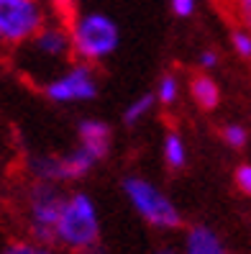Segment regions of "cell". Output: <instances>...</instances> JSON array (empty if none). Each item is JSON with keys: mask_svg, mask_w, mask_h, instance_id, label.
Masks as SVG:
<instances>
[{"mask_svg": "<svg viewBox=\"0 0 251 254\" xmlns=\"http://www.w3.org/2000/svg\"><path fill=\"white\" fill-rule=\"evenodd\" d=\"M72 57H75V47H72L69 26L59 21H49L39 34H34L28 41L13 49V67L23 77L44 87L51 77L67 69L64 64Z\"/></svg>", "mask_w": 251, "mask_h": 254, "instance_id": "6da1fadb", "label": "cell"}, {"mask_svg": "<svg viewBox=\"0 0 251 254\" xmlns=\"http://www.w3.org/2000/svg\"><path fill=\"white\" fill-rule=\"evenodd\" d=\"M54 244L72 254H100V213L93 195L82 190L67 192Z\"/></svg>", "mask_w": 251, "mask_h": 254, "instance_id": "7a4b0ae2", "label": "cell"}, {"mask_svg": "<svg viewBox=\"0 0 251 254\" xmlns=\"http://www.w3.org/2000/svg\"><path fill=\"white\" fill-rule=\"evenodd\" d=\"M69 34L72 47H75V59L87 64L105 62L121 44V31H118L115 18H110L102 10L77 13L69 21Z\"/></svg>", "mask_w": 251, "mask_h": 254, "instance_id": "3957f363", "label": "cell"}, {"mask_svg": "<svg viewBox=\"0 0 251 254\" xmlns=\"http://www.w3.org/2000/svg\"><path fill=\"white\" fill-rule=\"evenodd\" d=\"M121 188H123L128 205L134 208V213L144 223H149L151 229L174 231L182 226V213L177 208V203L151 180H146L141 175H128L123 177Z\"/></svg>", "mask_w": 251, "mask_h": 254, "instance_id": "277c9868", "label": "cell"}, {"mask_svg": "<svg viewBox=\"0 0 251 254\" xmlns=\"http://www.w3.org/2000/svg\"><path fill=\"white\" fill-rule=\"evenodd\" d=\"M64 200L67 192H62L59 185L39 180L31 183V188L26 190V226L31 239H39V242L54 247V234Z\"/></svg>", "mask_w": 251, "mask_h": 254, "instance_id": "5b68a950", "label": "cell"}, {"mask_svg": "<svg viewBox=\"0 0 251 254\" xmlns=\"http://www.w3.org/2000/svg\"><path fill=\"white\" fill-rule=\"evenodd\" d=\"M49 23L44 0H0V41L16 49Z\"/></svg>", "mask_w": 251, "mask_h": 254, "instance_id": "8992f818", "label": "cell"}, {"mask_svg": "<svg viewBox=\"0 0 251 254\" xmlns=\"http://www.w3.org/2000/svg\"><path fill=\"white\" fill-rule=\"evenodd\" d=\"M41 90H44V98L56 103V106H72V103L95 100L100 85H98V74H95L93 64L77 59L75 64H69L56 77H51Z\"/></svg>", "mask_w": 251, "mask_h": 254, "instance_id": "52a82bcc", "label": "cell"}, {"mask_svg": "<svg viewBox=\"0 0 251 254\" xmlns=\"http://www.w3.org/2000/svg\"><path fill=\"white\" fill-rule=\"evenodd\" d=\"M77 144L102 162L110 154V144H113L110 126L105 121H100V118H82L77 126Z\"/></svg>", "mask_w": 251, "mask_h": 254, "instance_id": "ba28073f", "label": "cell"}, {"mask_svg": "<svg viewBox=\"0 0 251 254\" xmlns=\"http://www.w3.org/2000/svg\"><path fill=\"white\" fill-rule=\"evenodd\" d=\"M182 254H228V249L223 247L220 236L198 223V226H190L185 234V242H182Z\"/></svg>", "mask_w": 251, "mask_h": 254, "instance_id": "9c48e42d", "label": "cell"}, {"mask_svg": "<svg viewBox=\"0 0 251 254\" xmlns=\"http://www.w3.org/2000/svg\"><path fill=\"white\" fill-rule=\"evenodd\" d=\"M59 162H62V180L64 183H75V180H82V177L90 175L100 159L87 152L85 146L77 144L75 149H69L67 154L59 157Z\"/></svg>", "mask_w": 251, "mask_h": 254, "instance_id": "30bf717a", "label": "cell"}, {"mask_svg": "<svg viewBox=\"0 0 251 254\" xmlns=\"http://www.w3.org/2000/svg\"><path fill=\"white\" fill-rule=\"evenodd\" d=\"M190 98H193V103L198 108L215 111L220 106V87H218V82L210 77L208 72L195 74V77L190 80Z\"/></svg>", "mask_w": 251, "mask_h": 254, "instance_id": "8fae6325", "label": "cell"}, {"mask_svg": "<svg viewBox=\"0 0 251 254\" xmlns=\"http://www.w3.org/2000/svg\"><path fill=\"white\" fill-rule=\"evenodd\" d=\"M28 175L39 183H54V185H62V162L54 154H36V157H28L26 162Z\"/></svg>", "mask_w": 251, "mask_h": 254, "instance_id": "7c38bea8", "label": "cell"}, {"mask_svg": "<svg viewBox=\"0 0 251 254\" xmlns=\"http://www.w3.org/2000/svg\"><path fill=\"white\" fill-rule=\"evenodd\" d=\"M161 159L172 172H180L185 170L187 164V146L185 139L180 136V131H167L164 139H161Z\"/></svg>", "mask_w": 251, "mask_h": 254, "instance_id": "4fadbf2b", "label": "cell"}, {"mask_svg": "<svg viewBox=\"0 0 251 254\" xmlns=\"http://www.w3.org/2000/svg\"><path fill=\"white\" fill-rule=\"evenodd\" d=\"M156 106V98H154V93H144V95H139V98H134L126 106V111H123V124L128 126V128H134V126H139L146 116L151 113V108Z\"/></svg>", "mask_w": 251, "mask_h": 254, "instance_id": "5bb4252c", "label": "cell"}, {"mask_svg": "<svg viewBox=\"0 0 251 254\" xmlns=\"http://www.w3.org/2000/svg\"><path fill=\"white\" fill-rule=\"evenodd\" d=\"M154 98L159 106L164 108H172L177 100H180V77L174 72H164L161 77L156 80V87H154Z\"/></svg>", "mask_w": 251, "mask_h": 254, "instance_id": "9a60e30c", "label": "cell"}, {"mask_svg": "<svg viewBox=\"0 0 251 254\" xmlns=\"http://www.w3.org/2000/svg\"><path fill=\"white\" fill-rule=\"evenodd\" d=\"M0 254H54V249L39 239H16V242H8Z\"/></svg>", "mask_w": 251, "mask_h": 254, "instance_id": "2e32d148", "label": "cell"}, {"mask_svg": "<svg viewBox=\"0 0 251 254\" xmlns=\"http://www.w3.org/2000/svg\"><path fill=\"white\" fill-rule=\"evenodd\" d=\"M220 136H223V141L231 146V149H244L246 141H249V131L239 124H228L223 126V131H220Z\"/></svg>", "mask_w": 251, "mask_h": 254, "instance_id": "e0dca14e", "label": "cell"}, {"mask_svg": "<svg viewBox=\"0 0 251 254\" xmlns=\"http://www.w3.org/2000/svg\"><path fill=\"white\" fill-rule=\"evenodd\" d=\"M231 47H233V52L239 57L251 59V31H246V28H236V31L231 34Z\"/></svg>", "mask_w": 251, "mask_h": 254, "instance_id": "ac0fdd59", "label": "cell"}, {"mask_svg": "<svg viewBox=\"0 0 251 254\" xmlns=\"http://www.w3.org/2000/svg\"><path fill=\"white\" fill-rule=\"evenodd\" d=\"M233 183L244 195H251V164H239L233 172Z\"/></svg>", "mask_w": 251, "mask_h": 254, "instance_id": "d6986e66", "label": "cell"}, {"mask_svg": "<svg viewBox=\"0 0 251 254\" xmlns=\"http://www.w3.org/2000/svg\"><path fill=\"white\" fill-rule=\"evenodd\" d=\"M169 8L177 18H190L198 10V0H169Z\"/></svg>", "mask_w": 251, "mask_h": 254, "instance_id": "ffe728a7", "label": "cell"}, {"mask_svg": "<svg viewBox=\"0 0 251 254\" xmlns=\"http://www.w3.org/2000/svg\"><path fill=\"white\" fill-rule=\"evenodd\" d=\"M218 62H220V54H218L215 49H202V52L198 54V64H200V69H205V72L215 69Z\"/></svg>", "mask_w": 251, "mask_h": 254, "instance_id": "44dd1931", "label": "cell"}, {"mask_svg": "<svg viewBox=\"0 0 251 254\" xmlns=\"http://www.w3.org/2000/svg\"><path fill=\"white\" fill-rule=\"evenodd\" d=\"M239 10H241L244 21L251 26V0H239Z\"/></svg>", "mask_w": 251, "mask_h": 254, "instance_id": "7402d4cb", "label": "cell"}, {"mask_svg": "<svg viewBox=\"0 0 251 254\" xmlns=\"http://www.w3.org/2000/svg\"><path fill=\"white\" fill-rule=\"evenodd\" d=\"M156 254H174V252H172V249H159Z\"/></svg>", "mask_w": 251, "mask_h": 254, "instance_id": "603a6c76", "label": "cell"}, {"mask_svg": "<svg viewBox=\"0 0 251 254\" xmlns=\"http://www.w3.org/2000/svg\"><path fill=\"white\" fill-rule=\"evenodd\" d=\"M59 3H75V0H59Z\"/></svg>", "mask_w": 251, "mask_h": 254, "instance_id": "cb8c5ba5", "label": "cell"}, {"mask_svg": "<svg viewBox=\"0 0 251 254\" xmlns=\"http://www.w3.org/2000/svg\"><path fill=\"white\" fill-rule=\"evenodd\" d=\"M0 44H3V41H0Z\"/></svg>", "mask_w": 251, "mask_h": 254, "instance_id": "d4e9b609", "label": "cell"}]
</instances>
